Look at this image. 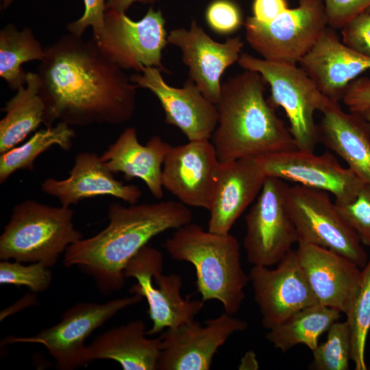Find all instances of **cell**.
Returning a JSON list of instances; mask_svg holds the SVG:
<instances>
[{
	"label": "cell",
	"instance_id": "obj_1",
	"mask_svg": "<svg viewBox=\"0 0 370 370\" xmlns=\"http://www.w3.org/2000/svg\"><path fill=\"white\" fill-rule=\"evenodd\" d=\"M38 66L46 127L121 125L136 110L138 88L92 40L69 34L45 47Z\"/></svg>",
	"mask_w": 370,
	"mask_h": 370
},
{
	"label": "cell",
	"instance_id": "obj_2",
	"mask_svg": "<svg viewBox=\"0 0 370 370\" xmlns=\"http://www.w3.org/2000/svg\"><path fill=\"white\" fill-rule=\"evenodd\" d=\"M108 225L96 235L68 247L63 264L77 266L93 278L99 291L109 295L125 284L124 269L154 236L192 221L190 210L180 201L109 205Z\"/></svg>",
	"mask_w": 370,
	"mask_h": 370
},
{
	"label": "cell",
	"instance_id": "obj_3",
	"mask_svg": "<svg viewBox=\"0 0 370 370\" xmlns=\"http://www.w3.org/2000/svg\"><path fill=\"white\" fill-rule=\"evenodd\" d=\"M265 84L260 74L249 70L221 84L218 123L211 137L220 162L297 149L289 129L264 97Z\"/></svg>",
	"mask_w": 370,
	"mask_h": 370
},
{
	"label": "cell",
	"instance_id": "obj_4",
	"mask_svg": "<svg viewBox=\"0 0 370 370\" xmlns=\"http://www.w3.org/2000/svg\"><path fill=\"white\" fill-rule=\"evenodd\" d=\"M165 248L174 260L193 264L202 301L217 299L232 315L240 310L249 279L242 267L236 237L205 231L190 223L176 229L166 241Z\"/></svg>",
	"mask_w": 370,
	"mask_h": 370
},
{
	"label": "cell",
	"instance_id": "obj_5",
	"mask_svg": "<svg viewBox=\"0 0 370 370\" xmlns=\"http://www.w3.org/2000/svg\"><path fill=\"white\" fill-rule=\"evenodd\" d=\"M70 207H54L28 199L13 208L0 236V259L54 266L69 246L82 239Z\"/></svg>",
	"mask_w": 370,
	"mask_h": 370
},
{
	"label": "cell",
	"instance_id": "obj_6",
	"mask_svg": "<svg viewBox=\"0 0 370 370\" xmlns=\"http://www.w3.org/2000/svg\"><path fill=\"white\" fill-rule=\"evenodd\" d=\"M238 65L261 75L271 86L269 99L274 107H282L289 121V131L297 149L314 152L319 143L318 125L314 114L321 112L330 99L301 67L268 61L242 53Z\"/></svg>",
	"mask_w": 370,
	"mask_h": 370
},
{
	"label": "cell",
	"instance_id": "obj_7",
	"mask_svg": "<svg viewBox=\"0 0 370 370\" xmlns=\"http://www.w3.org/2000/svg\"><path fill=\"white\" fill-rule=\"evenodd\" d=\"M285 202L298 244L327 248L360 269L367 264L368 255L358 234L340 214L328 192L296 184L288 186Z\"/></svg>",
	"mask_w": 370,
	"mask_h": 370
},
{
	"label": "cell",
	"instance_id": "obj_8",
	"mask_svg": "<svg viewBox=\"0 0 370 370\" xmlns=\"http://www.w3.org/2000/svg\"><path fill=\"white\" fill-rule=\"evenodd\" d=\"M247 42L262 59L296 64L317 43L327 27L323 0H298L269 23L253 16L244 23Z\"/></svg>",
	"mask_w": 370,
	"mask_h": 370
},
{
	"label": "cell",
	"instance_id": "obj_9",
	"mask_svg": "<svg viewBox=\"0 0 370 370\" xmlns=\"http://www.w3.org/2000/svg\"><path fill=\"white\" fill-rule=\"evenodd\" d=\"M163 265L161 251L146 245L131 258L124 269L125 278L137 280L130 293L145 297L148 303L147 313L153 325L146 331L147 335L194 321L204 304L201 299L191 300L190 296L184 299L181 295V276L177 273L164 275Z\"/></svg>",
	"mask_w": 370,
	"mask_h": 370
},
{
	"label": "cell",
	"instance_id": "obj_10",
	"mask_svg": "<svg viewBox=\"0 0 370 370\" xmlns=\"http://www.w3.org/2000/svg\"><path fill=\"white\" fill-rule=\"evenodd\" d=\"M142 299V296L134 294L101 304L77 302L64 312L58 323L41 330L34 336L12 338L8 341L44 345L55 359L56 369L59 370H73L87 366L92 361L88 345L84 344L87 337L118 312Z\"/></svg>",
	"mask_w": 370,
	"mask_h": 370
},
{
	"label": "cell",
	"instance_id": "obj_11",
	"mask_svg": "<svg viewBox=\"0 0 370 370\" xmlns=\"http://www.w3.org/2000/svg\"><path fill=\"white\" fill-rule=\"evenodd\" d=\"M167 36L162 11L151 7L138 21L125 12L107 10L101 34L92 39L108 59L123 70L141 73L143 67H156L169 73L162 62Z\"/></svg>",
	"mask_w": 370,
	"mask_h": 370
},
{
	"label": "cell",
	"instance_id": "obj_12",
	"mask_svg": "<svg viewBox=\"0 0 370 370\" xmlns=\"http://www.w3.org/2000/svg\"><path fill=\"white\" fill-rule=\"evenodd\" d=\"M288 187L284 180L266 177L255 204L245 215L243 245L253 266L277 264L298 242L286 206Z\"/></svg>",
	"mask_w": 370,
	"mask_h": 370
},
{
	"label": "cell",
	"instance_id": "obj_13",
	"mask_svg": "<svg viewBox=\"0 0 370 370\" xmlns=\"http://www.w3.org/2000/svg\"><path fill=\"white\" fill-rule=\"evenodd\" d=\"M204 326L193 321L167 328L159 336L158 370H208L214 355L228 338L247 329V321L224 312Z\"/></svg>",
	"mask_w": 370,
	"mask_h": 370
},
{
	"label": "cell",
	"instance_id": "obj_14",
	"mask_svg": "<svg viewBox=\"0 0 370 370\" xmlns=\"http://www.w3.org/2000/svg\"><path fill=\"white\" fill-rule=\"evenodd\" d=\"M265 175L331 193L336 205L353 201L365 182L332 154L294 149L258 159Z\"/></svg>",
	"mask_w": 370,
	"mask_h": 370
},
{
	"label": "cell",
	"instance_id": "obj_15",
	"mask_svg": "<svg viewBox=\"0 0 370 370\" xmlns=\"http://www.w3.org/2000/svg\"><path fill=\"white\" fill-rule=\"evenodd\" d=\"M275 269L254 265L249 273L262 326L269 330L295 312L318 304L295 250L291 249Z\"/></svg>",
	"mask_w": 370,
	"mask_h": 370
},
{
	"label": "cell",
	"instance_id": "obj_16",
	"mask_svg": "<svg viewBox=\"0 0 370 370\" xmlns=\"http://www.w3.org/2000/svg\"><path fill=\"white\" fill-rule=\"evenodd\" d=\"M161 71L143 67L130 78L138 88L152 92L165 113L166 123L178 127L188 141L210 140L218 123L216 104L209 101L196 84L188 79L182 88L169 85Z\"/></svg>",
	"mask_w": 370,
	"mask_h": 370
},
{
	"label": "cell",
	"instance_id": "obj_17",
	"mask_svg": "<svg viewBox=\"0 0 370 370\" xmlns=\"http://www.w3.org/2000/svg\"><path fill=\"white\" fill-rule=\"evenodd\" d=\"M220 162L210 140L171 147L162 166V186L187 206L209 210Z\"/></svg>",
	"mask_w": 370,
	"mask_h": 370
},
{
	"label": "cell",
	"instance_id": "obj_18",
	"mask_svg": "<svg viewBox=\"0 0 370 370\" xmlns=\"http://www.w3.org/2000/svg\"><path fill=\"white\" fill-rule=\"evenodd\" d=\"M167 41L181 50L182 61L188 68L189 78L209 101L217 104L221 93V75L238 62L243 47L241 38L232 37L224 42H217L193 20L188 29H172Z\"/></svg>",
	"mask_w": 370,
	"mask_h": 370
},
{
	"label": "cell",
	"instance_id": "obj_19",
	"mask_svg": "<svg viewBox=\"0 0 370 370\" xmlns=\"http://www.w3.org/2000/svg\"><path fill=\"white\" fill-rule=\"evenodd\" d=\"M295 251L317 303L345 313L360 285L362 269L315 245L298 244Z\"/></svg>",
	"mask_w": 370,
	"mask_h": 370
},
{
	"label": "cell",
	"instance_id": "obj_20",
	"mask_svg": "<svg viewBox=\"0 0 370 370\" xmlns=\"http://www.w3.org/2000/svg\"><path fill=\"white\" fill-rule=\"evenodd\" d=\"M266 175L258 160L242 158L220 162L208 230L226 234L260 193Z\"/></svg>",
	"mask_w": 370,
	"mask_h": 370
},
{
	"label": "cell",
	"instance_id": "obj_21",
	"mask_svg": "<svg viewBox=\"0 0 370 370\" xmlns=\"http://www.w3.org/2000/svg\"><path fill=\"white\" fill-rule=\"evenodd\" d=\"M69 174L64 180L47 178L40 186L42 192L58 199L62 206L70 207L84 199L107 195L135 204L142 196L137 186L117 180L94 152L78 153Z\"/></svg>",
	"mask_w": 370,
	"mask_h": 370
},
{
	"label": "cell",
	"instance_id": "obj_22",
	"mask_svg": "<svg viewBox=\"0 0 370 370\" xmlns=\"http://www.w3.org/2000/svg\"><path fill=\"white\" fill-rule=\"evenodd\" d=\"M299 63L325 97L338 102L349 84L370 69V57L347 47L330 27Z\"/></svg>",
	"mask_w": 370,
	"mask_h": 370
},
{
	"label": "cell",
	"instance_id": "obj_23",
	"mask_svg": "<svg viewBox=\"0 0 370 370\" xmlns=\"http://www.w3.org/2000/svg\"><path fill=\"white\" fill-rule=\"evenodd\" d=\"M319 142L334 152L365 183L370 184V123L362 114L345 112L330 99L321 112Z\"/></svg>",
	"mask_w": 370,
	"mask_h": 370
},
{
	"label": "cell",
	"instance_id": "obj_24",
	"mask_svg": "<svg viewBox=\"0 0 370 370\" xmlns=\"http://www.w3.org/2000/svg\"><path fill=\"white\" fill-rule=\"evenodd\" d=\"M171 147L158 135L145 145L140 144L136 130L131 127L120 134L100 158L112 173H122L127 180L140 179L155 198L161 199L164 194L162 166Z\"/></svg>",
	"mask_w": 370,
	"mask_h": 370
},
{
	"label": "cell",
	"instance_id": "obj_25",
	"mask_svg": "<svg viewBox=\"0 0 370 370\" xmlns=\"http://www.w3.org/2000/svg\"><path fill=\"white\" fill-rule=\"evenodd\" d=\"M145 329L138 319L98 335L88 345L92 360H113L124 370H156L161 341L146 338Z\"/></svg>",
	"mask_w": 370,
	"mask_h": 370
},
{
	"label": "cell",
	"instance_id": "obj_26",
	"mask_svg": "<svg viewBox=\"0 0 370 370\" xmlns=\"http://www.w3.org/2000/svg\"><path fill=\"white\" fill-rule=\"evenodd\" d=\"M39 90L37 73L28 72L26 84L1 109L5 115L0 121V153L17 146L45 123V105Z\"/></svg>",
	"mask_w": 370,
	"mask_h": 370
},
{
	"label": "cell",
	"instance_id": "obj_27",
	"mask_svg": "<svg viewBox=\"0 0 370 370\" xmlns=\"http://www.w3.org/2000/svg\"><path fill=\"white\" fill-rule=\"evenodd\" d=\"M341 317L339 310L315 304L295 312L269 329L266 337L282 352L300 343L312 352L319 345L320 336Z\"/></svg>",
	"mask_w": 370,
	"mask_h": 370
},
{
	"label": "cell",
	"instance_id": "obj_28",
	"mask_svg": "<svg viewBox=\"0 0 370 370\" xmlns=\"http://www.w3.org/2000/svg\"><path fill=\"white\" fill-rule=\"evenodd\" d=\"M45 47L35 37L30 28L18 30L8 24L0 31V76L13 90L26 84L27 73L21 65L32 60L42 61Z\"/></svg>",
	"mask_w": 370,
	"mask_h": 370
},
{
	"label": "cell",
	"instance_id": "obj_29",
	"mask_svg": "<svg viewBox=\"0 0 370 370\" xmlns=\"http://www.w3.org/2000/svg\"><path fill=\"white\" fill-rule=\"evenodd\" d=\"M75 136L71 126L62 121L35 132L23 144L1 153L0 183H4L16 171H33L38 156L53 145L69 151Z\"/></svg>",
	"mask_w": 370,
	"mask_h": 370
},
{
	"label": "cell",
	"instance_id": "obj_30",
	"mask_svg": "<svg viewBox=\"0 0 370 370\" xmlns=\"http://www.w3.org/2000/svg\"><path fill=\"white\" fill-rule=\"evenodd\" d=\"M345 314L351 341V360L356 370H367L365 351L370 329V258L361 269L360 285Z\"/></svg>",
	"mask_w": 370,
	"mask_h": 370
},
{
	"label": "cell",
	"instance_id": "obj_31",
	"mask_svg": "<svg viewBox=\"0 0 370 370\" xmlns=\"http://www.w3.org/2000/svg\"><path fill=\"white\" fill-rule=\"evenodd\" d=\"M325 341L312 351L310 369L347 370L351 360V341L346 322H334L328 330Z\"/></svg>",
	"mask_w": 370,
	"mask_h": 370
},
{
	"label": "cell",
	"instance_id": "obj_32",
	"mask_svg": "<svg viewBox=\"0 0 370 370\" xmlns=\"http://www.w3.org/2000/svg\"><path fill=\"white\" fill-rule=\"evenodd\" d=\"M52 281L49 267L42 262L23 265L22 262L3 260L0 262V284L25 286L31 291L41 293L46 291Z\"/></svg>",
	"mask_w": 370,
	"mask_h": 370
},
{
	"label": "cell",
	"instance_id": "obj_33",
	"mask_svg": "<svg viewBox=\"0 0 370 370\" xmlns=\"http://www.w3.org/2000/svg\"><path fill=\"white\" fill-rule=\"evenodd\" d=\"M336 207L362 244L370 247V184L365 183L353 201Z\"/></svg>",
	"mask_w": 370,
	"mask_h": 370
},
{
	"label": "cell",
	"instance_id": "obj_34",
	"mask_svg": "<svg viewBox=\"0 0 370 370\" xmlns=\"http://www.w3.org/2000/svg\"><path fill=\"white\" fill-rule=\"evenodd\" d=\"M209 27L221 35L231 34L244 25L239 5L234 0H212L205 11Z\"/></svg>",
	"mask_w": 370,
	"mask_h": 370
},
{
	"label": "cell",
	"instance_id": "obj_35",
	"mask_svg": "<svg viewBox=\"0 0 370 370\" xmlns=\"http://www.w3.org/2000/svg\"><path fill=\"white\" fill-rule=\"evenodd\" d=\"M342 42L352 50L370 57V12H363L342 28Z\"/></svg>",
	"mask_w": 370,
	"mask_h": 370
},
{
	"label": "cell",
	"instance_id": "obj_36",
	"mask_svg": "<svg viewBox=\"0 0 370 370\" xmlns=\"http://www.w3.org/2000/svg\"><path fill=\"white\" fill-rule=\"evenodd\" d=\"M328 25L342 29L353 18L370 8V0H323Z\"/></svg>",
	"mask_w": 370,
	"mask_h": 370
},
{
	"label": "cell",
	"instance_id": "obj_37",
	"mask_svg": "<svg viewBox=\"0 0 370 370\" xmlns=\"http://www.w3.org/2000/svg\"><path fill=\"white\" fill-rule=\"evenodd\" d=\"M84 12L76 21L68 23L67 30L70 34L82 36L87 27H92L93 38H97L102 32L106 11V0H83Z\"/></svg>",
	"mask_w": 370,
	"mask_h": 370
},
{
	"label": "cell",
	"instance_id": "obj_38",
	"mask_svg": "<svg viewBox=\"0 0 370 370\" xmlns=\"http://www.w3.org/2000/svg\"><path fill=\"white\" fill-rule=\"evenodd\" d=\"M349 111L362 113L370 108V77H357L352 81L342 99Z\"/></svg>",
	"mask_w": 370,
	"mask_h": 370
},
{
	"label": "cell",
	"instance_id": "obj_39",
	"mask_svg": "<svg viewBox=\"0 0 370 370\" xmlns=\"http://www.w3.org/2000/svg\"><path fill=\"white\" fill-rule=\"evenodd\" d=\"M288 8L286 0H254L253 17L261 23H269Z\"/></svg>",
	"mask_w": 370,
	"mask_h": 370
},
{
	"label": "cell",
	"instance_id": "obj_40",
	"mask_svg": "<svg viewBox=\"0 0 370 370\" xmlns=\"http://www.w3.org/2000/svg\"><path fill=\"white\" fill-rule=\"evenodd\" d=\"M160 0H108L106 1V10H113L121 12L125 11L132 4L138 2L143 4H153Z\"/></svg>",
	"mask_w": 370,
	"mask_h": 370
},
{
	"label": "cell",
	"instance_id": "obj_41",
	"mask_svg": "<svg viewBox=\"0 0 370 370\" xmlns=\"http://www.w3.org/2000/svg\"><path fill=\"white\" fill-rule=\"evenodd\" d=\"M240 369H258V363L255 354L251 352H247L241 360L238 367Z\"/></svg>",
	"mask_w": 370,
	"mask_h": 370
},
{
	"label": "cell",
	"instance_id": "obj_42",
	"mask_svg": "<svg viewBox=\"0 0 370 370\" xmlns=\"http://www.w3.org/2000/svg\"><path fill=\"white\" fill-rule=\"evenodd\" d=\"M362 115L364 116V118L369 122L370 123V108L362 112Z\"/></svg>",
	"mask_w": 370,
	"mask_h": 370
},
{
	"label": "cell",
	"instance_id": "obj_43",
	"mask_svg": "<svg viewBox=\"0 0 370 370\" xmlns=\"http://www.w3.org/2000/svg\"><path fill=\"white\" fill-rule=\"evenodd\" d=\"M1 4H2V7L3 8H6L7 7H8L12 3L13 0H1Z\"/></svg>",
	"mask_w": 370,
	"mask_h": 370
},
{
	"label": "cell",
	"instance_id": "obj_44",
	"mask_svg": "<svg viewBox=\"0 0 370 370\" xmlns=\"http://www.w3.org/2000/svg\"><path fill=\"white\" fill-rule=\"evenodd\" d=\"M368 10L370 12V8Z\"/></svg>",
	"mask_w": 370,
	"mask_h": 370
}]
</instances>
